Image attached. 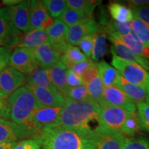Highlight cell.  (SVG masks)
I'll use <instances>...</instances> for the list:
<instances>
[{"label": "cell", "mask_w": 149, "mask_h": 149, "mask_svg": "<svg viewBox=\"0 0 149 149\" xmlns=\"http://www.w3.org/2000/svg\"><path fill=\"white\" fill-rule=\"evenodd\" d=\"M34 139L42 149H96V138L91 128H66L51 125Z\"/></svg>", "instance_id": "6da1fadb"}, {"label": "cell", "mask_w": 149, "mask_h": 149, "mask_svg": "<svg viewBox=\"0 0 149 149\" xmlns=\"http://www.w3.org/2000/svg\"><path fill=\"white\" fill-rule=\"evenodd\" d=\"M100 106L89 98L82 101H74L66 97L57 122L54 126L66 128H91L88 124L98 120Z\"/></svg>", "instance_id": "7a4b0ae2"}, {"label": "cell", "mask_w": 149, "mask_h": 149, "mask_svg": "<svg viewBox=\"0 0 149 149\" xmlns=\"http://www.w3.org/2000/svg\"><path fill=\"white\" fill-rule=\"evenodd\" d=\"M40 108L42 107L30 87L27 84L23 86L7 98L6 120H10L16 124L29 127L33 115Z\"/></svg>", "instance_id": "3957f363"}, {"label": "cell", "mask_w": 149, "mask_h": 149, "mask_svg": "<svg viewBox=\"0 0 149 149\" xmlns=\"http://www.w3.org/2000/svg\"><path fill=\"white\" fill-rule=\"evenodd\" d=\"M113 54L112 65L128 82L140 86L146 91L149 86V72L137 64L128 62Z\"/></svg>", "instance_id": "277c9868"}, {"label": "cell", "mask_w": 149, "mask_h": 149, "mask_svg": "<svg viewBox=\"0 0 149 149\" xmlns=\"http://www.w3.org/2000/svg\"><path fill=\"white\" fill-rule=\"evenodd\" d=\"M130 113L120 107L105 104L100 107L98 125L121 132Z\"/></svg>", "instance_id": "5b68a950"}, {"label": "cell", "mask_w": 149, "mask_h": 149, "mask_svg": "<svg viewBox=\"0 0 149 149\" xmlns=\"http://www.w3.org/2000/svg\"><path fill=\"white\" fill-rule=\"evenodd\" d=\"M36 134L28 126L0 119V142L16 143L19 139L35 137Z\"/></svg>", "instance_id": "8992f818"}, {"label": "cell", "mask_w": 149, "mask_h": 149, "mask_svg": "<svg viewBox=\"0 0 149 149\" xmlns=\"http://www.w3.org/2000/svg\"><path fill=\"white\" fill-rule=\"evenodd\" d=\"M96 138V149H122L126 137L118 131L97 126L94 130Z\"/></svg>", "instance_id": "52a82bcc"}, {"label": "cell", "mask_w": 149, "mask_h": 149, "mask_svg": "<svg viewBox=\"0 0 149 149\" xmlns=\"http://www.w3.org/2000/svg\"><path fill=\"white\" fill-rule=\"evenodd\" d=\"M9 66L13 69L28 74L40 66L30 48H17L11 53Z\"/></svg>", "instance_id": "ba28073f"}, {"label": "cell", "mask_w": 149, "mask_h": 149, "mask_svg": "<svg viewBox=\"0 0 149 149\" xmlns=\"http://www.w3.org/2000/svg\"><path fill=\"white\" fill-rule=\"evenodd\" d=\"M61 108L42 107L36 111L31 118L29 126L30 128L36 134V136L44 128L55 124Z\"/></svg>", "instance_id": "9c48e42d"}, {"label": "cell", "mask_w": 149, "mask_h": 149, "mask_svg": "<svg viewBox=\"0 0 149 149\" xmlns=\"http://www.w3.org/2000/svg\"><path fill=\"white\" fill-rule=\"evenodd\" d=\"M53 19L48 14L43 1L33 0L30 4V27L31 30L46 31L53 24Z\"/></svg>", "instance_id": "30bf717a"}, {"label": "cell", "mask_w": 149, "mask_h": 149, "mask_svg": "<svg viewBox=\"0 0 149 149\" xmlns=\"http://www.w3.org/2000/svg\"><path fill=\"white\" fill-rule=\"evenodd\" d=\"M103 99L107 105L120 107L130 113L137 111V105L135 102L117 87H104Z\"/></svg>", "instance_id": "8fae6325"}, {"label": "cell", "mask_w": 149, "mask_h": 149, "mask_svg": "<svg viewBox=\"0 0 149 149\" xmlns=\"http://www.w3.org/2000/svg\"><path fill=\"white\" fill-rule=\"evenodd\" d=\"M26 82L24 74L6 66L0 71V93L9 96Z\"/></svg>", "instance_id": "7c38bea8"}, {"label": "cell", "mask_w": 149, "mask_h": 149, "mask_svg": "<svg viewBox=\"0 0 149 149\" xmlns=\"http://www.w3.org/2000/svg\"><path fill=\"white\" fill-rule=\"evenodd\" d=\"M21 35L22 33L11 22L6 8L0 9V47L12 48Z\"/></svg>", "instance_id": "4fadbf2b"}, {"label": "cell", "mask_w": 149, "mask_h": 149, "mask_svg": "<svg viewBox=\"0 0 149 149\" xmlns=\"http://www.w3.org/2000/svg\"><path fill=\"white\" fill-rule=\"evenodd\" d=\"M30 4L31 1H22L19 4L7 7L11 22L20 33L30 31Z\"/></svg>", "instance_id": "5bb4252c"}, {"label": "cell", "mask_w": 149, "mask_h": 149, "mask_svg": "<svg viewBox=\"0 0 149 149\" xmlns=\"http://www.w3.org/2000/svg\"><path fill=\"white\" fill-rule=\"evenodd\" d=\"M68 26L59 18L54 20L53 24L46 30L49 43L55 47L61 55L68 49L70 44L66 41Z\"/></svg>", "instance_id": "9a60e30c"}, {"label": "cell", "mask_w": 149, "mask_h": 149, "mask_svg": "<svg viewBox=\"0 0 149 149\" xmlns=\"http://www.w3.org/2000/svg\"><path fill=\"white\" fill-rule=\"evenodd\" d=\"M100 30V26L93 19L86 20L68 28L66 41L70 45H78L84 37L95 35Z\"/></svg>", "instance_id": "2e32d148"}, {"label": "cell", "mask_w": 149, "mask_h": 149, "mask_svg": "<svg viewBox=\"0 0 149 149\" xmlns=\"http://www.w3.org/2000/svg\"><path fill=\"white\" fill-rule=\"evenodd\" d=\"M42 107H62L66 102L64 95L57 90L39 88L27 84Z\"/></svg>", "instance_id": "e0dca14e"}, {"label": "cell", "mask_w": 149, "mask_h": 149, "mask_svg": "<svg viewBox=\"0 0 149 149\" xmlns=\"http://www.w3.org/2000/svg\"><path fill=\"white\" fill-rule=\"evenodd\" d=\"M31 51L40 66L45 69L57 64L62 56L50 43L42 44Z\"/></svg>", "instance_id": "ac0fdd59"}, {"label": "cell", "mask_w": 149, "mask_h": 149, "mask_svg": "<svg viewBox=\"0 0 149 149\" xmlns=\"http://www.w3.org/2000/svg\"><path fill=\"white\" fill-rule=\"evenodd\" d=\"M109 40L113 44V46L111 48L112 53L118 56L124 60L128 62L137 64L144 68L145 70H149V61L148 59L135 55L133 52L130 51L126 46L117 39L109 36Z\"/></svg>", "instance_id": "d6986e66"}, {"label": "cell", "mask_w": 149, "mask_h": 149, "mask_svg": "<svg viewBox=\"0 0 149 149\" xmlns=\"http://www.w3.org/2000/svg\"><path fill=\"white\" fill-rule=\"evenodd\" d=\"M46 43H49V40L46 31L37 29L30 31L23 36L18 37L14 47L33 49Z\"/></svg>", "instance_id": "ffe728a7"}, {"label": "cell", "mask_w": 149, "mask_h": 149, "mask_svg": "<svg viewBox=\"0 0 149 149\" xmlns=\"http://www.w3.org/2000/svg\"><path fill=\"white\" fill-rule=\"evenodd\" d=\"M46 70L54 86L66 97L70 88L66 82V72L68 70L67 67L59 60L57 64Z\"/></svg>", "instance_id": "44dd1931"}, {"label": "cell", "mask_w": 149, "mask_h": 149, "mask_svg": "<svg viewBox=\"0 0 149 149\" xmlns=\"http://www.w3.org/2000/svg\"><path fill=\"white\" fill-rule=\"evenodd\" d=\"M109 36L115 37L120 40L135 55L141 56L148 60L149 59V46L144 45L142 42H140L133 32L128 33L126 35L111 34Z\"/></svg>", "instance_id": "7402d4cb"}, {"label": "cell", "mask_w": 149, "mask_h": 149, "mask_svg": "<svg viewBox=\"0 0 149 149\" xmlns=\"http://www.w3.org/2000/svg\"><path fill=\"white\" fill-rule=\"evenodd\" d=\"M98 74L104 87H117L120 79V74L114 67L106 62L101 61L96 64Z\"/></svg>", "instance_id": "603a6c76"}, {"label": "cell", "mask_w": 149, "mask_h": 149, "mask_svg": "<svg viewBox=\"0 0 149 149\" xmlns=\"http://www.w3.org/2000/svg\"><path fill=\"white\" fill-rule=\"evenodd\" d=\"M26 81H27V84L33 86L49 90H57L51 82L47 70L40 66L27 74Z\"/></svg>", "instance_id": "cb8c5ba5"}, {"label": "cell", "mask_w": 149, "mask_h": 149, "mask_svg": "<svg viewBox=\"0 0 149 149\" xmlns=\"http://www.w3.org/2000/svg\"><path fill=\"white\" fill-rule=\"evenodd\" d=\"M117 87L125 93L130 100H133L136 105L137 104L144 102L146 100V91L140 86L128 82L122 76H120V81Z\"/></svg>", "instance_id": "d4e9b609"}, {"label": "cell", "mask_w": 149, "mask_h": 149, "mask_svg": "<svg viewBox=\"0 0 149 149\" xmlns=\"http://www.w3.org/2000/svg\"><path fill=\"white\" fill-rule=\"evenodd\" d=\"M108 9L114 21L126 23L133 19V15L131 9L120 3L111 2L109 3Z\"/></svg>", "instance_id": "484cf974"}, {"label": "cell", "mask_w": 149, "mask_h": 149, "mask_svg": "<svg viewBox=\"0 0 149 149\" xmlns=\"http://www.w3.org/2000/svg\"><path fill=\"white\" fill-rule=\"evenodd\" d=\"M107 53V33L100 29L94 35L91 58L93 61H98Z\"/></svg>", "instance_id": "4316f807"}, {"label": "cell", "mask_w": 149, "mask_h": 149, "mask_svg": "<svg viewBox=\"0 0 149 149\" xmlns=\"http://www.w3.org/2000/svg\"><path fill=\"white\" fill-rule=\"evenodd\" d=\"M58 18L68 27L93 19L92 17H90L81 11L74 10L68 7Z\"/></svg>", "instance_id": "83f0119b"}, {"label": "cell", "mask_w": 149, "mask_h": 149, "mask_svg": "<svg viewBox=\"0 0 149 149\" xmlns=\"http://www.w3.org/2000/svg\"><path fill=\"white\" fill-rule=\"evenodd\" d=\"M87 90L90 97L96 102L100 107H103L106 104L103 99V93L104 86L102 83L100 76H97L94 79L91 81L90 82L86 84Z\"/></svg>", "instance_id": "f1b7e54d"}, {"label": "cell", "mask_w": 149, "mask_h": 149, "mask_svg": "<svg viewBox=\"0 0 149 149\" xmlns=\"http://www.w3.org/2000/svg\"><path fill=\"white\" fill-rule=\"evenodd\" d=\"M86 59H88V58L80 51L79 48L70 45L64 55L61 56L60 61L67 67L68 69H69L72 65L81 62Z\"/></svg>", "instance_id": "f546056e"}, {"label": "cell", "mask_w": 149, "mask_h": 149, "mask_svg": "<svg viewBox=\"0 0 149 149\" xmlns=\"http://www.w3.org/2000/svg\"><path fill=\"white\" fill-rule=\"evenodd\" d=\"M68 8L80 10L93 17L94 9L100 3V1L89 0H68L66 1Z\"/></svg>", "instance_id": "4dcf8cb0"}, {"label": "cell", "mask_w": 149, "mask_h": 149, "mask_svg": "<svg viewBox=\"0 0 149 149\" xmlns=\"http://www.w3.org/2000/svg\"><path fill=\"white\" fill-rule=\"evenodd\" d=\"M130 27L132 32H133L139 41L144 45L149 46V28L146 24L137 18H133L130 22Z\"/></svg>", "instance_id": "1f68e13d"}, {"label": "cell", "mask_w": 149, "mask_h": 149, "mask_svg": "<svg viewBox=\"0 0 149 149\" xmlns=\"http://www.w3.org/2000/svg\"><path fill=\"white\" fill-rule=\"evenodd\" d=\"M103 31H105L109 35L111 34L126 35L128 33H132L130 22L121 23V22L114 21V20H110L107 26Z\"/></svg>", "instance_id": "d6a6232c"}, {"label": "cell", "mask_w": 149, "mask_h": 149, "mask_svg": "<svg viewBox=\"0 0 149 149\" xmlns=\"http://www.w3.org/2000/svg\"><path fill=\"white\" fill-rule=\"evenodd\" d=\"M43 3L52 18H58L67 8L64 0H45Z\"/></svg>", "instance_id": "836d02e7"}, {"label": "cell", "mask_w": 149, "mask_h": 149, "mask_svg": "<svg viewBox=\"0 0 149 149\" xmlns=\"http://www.w3.org/2000/svg\"><path fill=\"white\" fill-rule=\"evenodd\" d=\"M141 129L137 113H130L123 126L121 133L124 135L134 136Z\"/></svg>", "instance_id": "e575fe53"}, {"label": "cell", "mask_w": 149, "mask_h": 149, "mask_svg": "<svg viewBox=\"0 0 149 149\" xmlns=\"http://www.w3.org/2000/svg\"><path fill=\"white\" fill-rule=\"evenodd\" d=\"M137 110L141 129L149 132V104L146 102L137 104Z\"/></svg>", "instance_id": "d590c367"}, {"label": "cell", "mask_w": 149, "mask_h": 149, "mask_svg": "<svg viewBox=\"0 0 149 149\" xmlns=\"http://www.w3.org/2000/svg\"><path fill=\"white\" fill-rule=\"evenodd\" d=\"M66 97L74 101H82L91 98L88 95L86 86L85 84L76 87H70Z\"/></svg>", "instance_id": "8d00e7d4"}, {"label": "cell", "mask_w": 149, "mask_h": 149, "mask_svg": "<svg viewBox=\"0 0 149 149\" xmlns=\"http://www.w3.org/2000/svg\"><path fill=\"white\" fill-rule=\"evenodd\" d=\"M122 149H149V139L144 137L126 138Z\"/></svg>", "instance_id": "74e56055"}, {"label": "cell", "mask_w": 149, "mask_h": 149, "mask_svg": "<svg viewBox=\"0 0 149 149\" xmlns=\"http://www.w3.org/2000/svg\"><path fill=\"white\" fill-rule=\"evenodd\" d=\"M96 64L91 59H88L86 60L81 61V62L77 63V64L72 65L70 67L69 69L71 70L72 72H74L77 75L79 76L80 77L82 78L86 72L95 66Z\"/></svg>", "instance_id": "f35d334b"}, {"label": "cell", "mask_w": 149, "mask_h": 149, "mask_svg": "<svg viewBox=\"0 0 149 149\" xmlns=\"http://www.w3.org/2000/svg\"><path fill=\"white\" fill-rule=\"evenodd\" d=\"M133 18H137L146 24L149 28V5L141 6H130Z\"/></svg>", "instance_id": "ab89813d"}, {"label": "cell", "mask_w": 149, "mask_h": 149, "mask_svg": "<svg viewBox=\"0 0 149 149\" xmlns=\"http://www.w3.org/2000/svg\"><path fill=\"white\" fill-rule=\"evenodd\" d=\"M94 35H91L84 37L83 39H81L78 44L84 54L88 59H91V55H92Z\"/></svg>", "instance_id": "60d3db41"}, {"label": "cell", "mask_w": 149, "mask_h": 149, "mask_svg": "<svg viewBox=\"0 0 149 149\" xmlns=\"http://www.w3.org/2000/svg\"><path fill=\"white\" fill-rule=\"evenodd\" d=\"M40 143L36 139H22L15 145L13 149H41Z\"/></svg>", "instance_id": "b9f144b4"}, {"label": "cell", "mask_w": 149, "mask_h": 149, "mask_svg": "<svg viewBox=\"0 0 149 149\" xmlns=\"http://www.w3.org/2000/svg\"><path fill=\"white\" fill-rule=\"evenodd\" d=\"M66 82L69 87H76L85 84L82 78L77 75L70 69L67 70L66 72Z\"/></svg>", "instance_id": "7bdbcfd3"}, {"label": "cell", "mask_w": 149, "mask_h": 149, "mask_svg": "<svg viewBox=\"0 0 149 149\" xmlns=\"http://www.w3.org/2000/svg\"><path fill=\"white\" fill-rule=\"evenodd\" d=\"M12 48L10 47H0V65L7 66L11 55Z\"/></svg>", "instance_id": "ee69618b"}, {"label": "cell", "mask_w": 149, "mask_h": 149, "mask_svg": "<svg viewBox=\"0 0 149 149\" xmlns=\"http://www.w3.org/2000/svg\"><path fill=\"white\" fill-rule=\"evenodd\" d=\"M98 75V70L97 68V66L95 65V66H94L91 68H90L88 71L84 74V76L82 77V79L84 82L86 84L90 82L91 81H92V80L94 79L95 78H96Z\"/></svg>", "instance_id": "f6af8a7d"}, {"label": "cell", "mask_w": 149, "mask_h": 149, "mask_svg": "<svg viewBox=\"0 0 149 149\" xmlns=\"http://www.w3.org/2000/svg\"><path fill=\"white\" fill-rule=\"evenodd\" d=\"M8 96L5 95L0 93V119H6L7 111V98Z\"/></svg>", "instance_id": "bcb514c9"}, {"label": "cell", "mask_w": 149, "mask_h": 149, "mask_svg": "<svg viewBox=\"0 0 149 149\" xmlns=\"http://www.w3.org/2000/svg\"><path fill=\"white\" fill-rule=\"evenodd\" d=\"M130 6H148L149 0H131L128 1Z\"/></svg>", "instance_id": "7dc6e473"}, {"label": "cell", "mask_w": 149, "mask_h": 149, "mask_svg": "<svg viewBox=\"0 0 149 149\" xmlns=\"http://www.w3.org/2000/svg\"><path fill=\"white\" fill-rule=\"evenodd\" d=\"M22 2V1H21V0H3V1H1L2 4L8 6V7L14 6L19 4V3Z\"/></svg>", "instance_id": "c3c4849f"}, {"label": "cell", "mask_w": 149, "mask_h": 149, "mask_svg": "<svg viewBox=\"0 0 149 149\" xmlns=\"http://www.w3.org/2000/svg\"><path fill=\"white\" fill-rule=\"evenodd\" d=\"M16 143L0 142V149H13L15 145L16 144Z\"/></svg>", "instance_id": "681fc988"}, {"label": "cell", "mask_w": 149, "mask_h": 149, "mask_svg": "<svg viewBox=\"0 0 149 149\" xmlns=\"http://www.w3.org/2000/svg\"><path fill=\"white\" fill-rule=\"evenodd\" d=\"M146 102L147 104H149V86L146 89Z\"/></svg>", "instance_id": "f907efd6"}, {"label": "cell", "mask_w": 149, "mask_h": 149, "mask_svg": "<svg viewBox=\"0 0 149 149\" xmlns=\"http://www.w3.org/2000/svg\"><path fill=\"white\" fill-rule=\"evenodd\" d=\"M6 67V66H4V65H0V71L2 70L3 68H5Z\"/></svg>", "instance_id": "816d5d0a"}]
</instances>
